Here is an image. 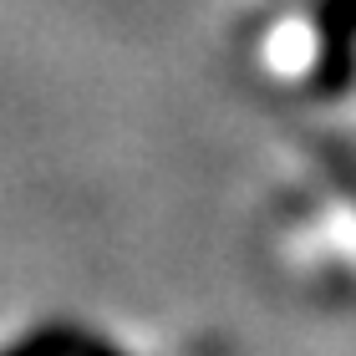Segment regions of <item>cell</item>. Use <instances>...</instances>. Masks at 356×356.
Masks as SVG:
<instances>
[{"label":"cell","instance_id":"obj_1","mask_svg":"<svg viewBox=\"0 0 356 356\" xmlns=\"http://www.w3.org/2000/svg\"><path fill=\"white\" fill-rule=\"evenodd\" d=\"M265 254L285 290L311 305L356 311V163L326 143H305L265 209Z\"/></svg>","mask_w":356,"mask_h":356},{"label":"cell","instance_id":"obj_2","mask_svg":"<svg viewBox=\"0 0 356 356\" xmlns=\"http://www.w3.org/2000/svg\"><path fill=\"white\" fill-rule=\"evenodd\" d=\"M250 72L296 102L351 92L356 0H270L250 36Z\"/></svg>","mask_w":356,"mask_h":356},{"label":"cell","instance_id":"obj_3","mask_svg":"<svg viewBox=\"0 0 356 356\" xmlns=\"http://www.w3.org/2000/svg\"><path fill=\"white\" fill-rule=\"evenodd\" d=\"M15 356H118L97 336H76V331H36Z\"/></svg>","mask_w":356,"mask_h":356},{"label":"cell","instance_id":"obj_4","mask_svg":"<svg viewBox=\"0 0 356 356\" xmlns=\"http://www.w3.org/2000/svg\"><path fill=\"white\" fill-rule=\"evenodd\" d=\"M260 6H270V0H260Z\"/></svg>","mask_w":356,"mask_h":356}]
</instances>
